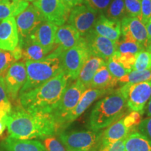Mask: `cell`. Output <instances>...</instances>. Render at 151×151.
<instances>
[{
    "label": "cell",
    "mask_w": 151,
    "mask_h": 151,
    "mask_svg": "<svg viewBox=\"0 0 151 151\" xmlns=\"http://www.w3.org/2000/svg\"><path fill=\"white\" fill-rule=\"evenodd\" d=\"M113 92V90H100V89H92V88H88L83 94L81 96L80 100L66 119L65 123L63 124L62 129H65L71 123L76 120L79 116L86 111L94 101L101 97L105 94H110Z\"/></svg>",
    "instance_id": "2e32d148"
},
{
    "label": "cell",
    "mask_w": 151,
    "mask_h": 151,
    "mask_svg": "<svg viewBox=\"0 0 151 151\" xmlns=\"http://www.w3.org/2000/svg\"><path fill=\"white\" fill-rule=\"evenodd\" d=\"M7 116H8V115L4 116H0V136L4 133L6 127Z\"/></svg>",
    "instance_id": "7bdbcfd3"
},
{
    "label": "cell",
    "mask_w": 151,
    "mask_h": 151,
    "mask_svg": "<svg viewBox=\"0 0 151 151\" xmlns=\"http://www.w3.org/2000/svg\"><path fill=\"white\" fill-rule=\"evenodd\" d=\"M132 131L124 122L123 118L111 124L104 131L100 148L107 147L116 141L121 140L129 134Z\"/></svg>",
    "instance_id": "44dd1931"
},
{
    "label": "cell",
    "mask_w": 151,
    "mask_h": 151,
    "mask_svg": "<svg viewBox=\"0 0 151 151\" xmlns=\"http://www.w3.org/2000/svg\"><path fill=\"white\" fill-rule=\"evenodd\" d=\"M27 78L20 94L35 89L62 72L59 58H48L40 61L25 62Z\"/></svg>",
    "instance_id": "277c9868"
},
{
    "label": "cell",
    "mask_w": 151,
    "mask_h": 151,
    "mask_svg": "<svg viewBox=\"0 0 151 151\" xmlns=\"http://www.w3.org/2000/svg\"><path fill=\"white\" fill-rule=\"evenodd\" d=\"M93 30L97 35L116 42L121 35L120 20L109 18L101 14L96 20Z\"/></svg>",
    "instance_id": "d6986e66"
},
{
    "label": "cell",
    "mask_w": 151,
    "mask_h": 151,
    "mask_svg": "<svg viewBox=\"0 0 151 151\" xmlns=\"http://www.w3.org/2000/svg\"><path fill=\"white\" fill-rule=\"evenodd\" d=\"M106 64V62L101 58L91 55L81 69L76 81L82 84L86 89H88L89 88L90 84L94 76L100 68Z\"/></svg>",
    "instance_id": "603a6c76"
},
{
    "label": "cell",
    "mask_w": 151,
    "mask_h": 151,
    "mask_svg": "<svg viewBox=\"0 0 151 151\" xmlns=\"http://www.w3.org/2000/svg\"><path fill=\"white\" fill-rule=\"evenodd\" d=\"M68 80L62 71L35 89L20 94L19 103L29 112L51 115L67 88Z\"/></svg>",
    "instance_id": "7a4b0ae2"
},
{
    "label": "cell",
    "mask_w": 151,
    "mask_h": 151,
    "mask_svg": "<svg viewBox=\"0 0 151 151\" xmlns=\"http://www.w3.org/2000/svg\"><path fill=\"white\" fill-rule=\"evenodd\" d=\"M32 4L40 11L46 21L58 27L65 24L71 10L62 0H35Z\"/></svg>",
    "instance_id": "9c48e42d"
},
{
    "label": "cell",
    "mask_w": 151,
    "mask_h": 151,
    "mask_svg": "<svg viewBox=\"0 0 151 151\" xmlns=\"http://www.w3.org/2000/svg\"><path fill=\"white\" fill-rule=\"evenodd\" d=\"M9 137L18 139H44L58 133L51 115L31 113L22 107L11 111L7 116Z\"/></svg>",
    "instance_id": "6da1fadb"
},
{
    "label": "cell",
    "mask_w": 151,
    "mask_h": 151,
    "mask_svg": "<svg viewBox=\"0 0 151 151\" xmlns=\"http://www.w3.org/2000/svg\"><path fill=\"white\" fill-rule=\"evenodd\" d=\"M91 55L106 62L116 51V42L97 35L93 29L84 37Z\"/></svg>",
    "instance_id": "4fadbf2b"
},
{
    "label": "cell",
    "mask_w": 151,
    "mask_h": 151,
    "mask_svg": "<svg viewBox=\"0 0 151 151\" xmlns=\"http://www.w3.org/2000/svg\"><path fill=\"white\" fill-rule=\"evenodd\" d=\"M143 50H146V48L136 41L125 39L116 41V51L120 53H130L137 55Z\"/></svg>",
    "instance_id": "4316f807"
},
{
    "label": "cell",
    "mask_w": 151,
    "mask_h": 151,
    "mask_svg": "<svg viewBox=\"0 0 151 151\" xmlns=\"http://www.w3.org/2000/svg\"><path fill=\"white\" fill-rule=\"evenodd\" d=\"M45 20L40 11L33 4L16 16V22L20 39L27 38Z\"/></svg>",
    "instance_id": "7c38bea8"
},
{
    "label": "cell",
    "mask_w": 151,
    "mask_h": 151,
    "mask_svg": "<svg viewBox=\"0 0 151 151\" xmlns=\"http://www.w3.org/2000/svg\"><path fill=\"white\" fill-rule=\"evenodd\" d=\"M146 50H147V51L151 52V42H150V43H149L148 46H147Z\"/></svg>",
    "instance_id": "bcb514c9"
},
{
    "label": "cell",
    "mask_w": 151,
    "mask_h": 151,
    "mask_svg": "<svg viewBox=\"0 0 151 151\" xmlns=\"http://www.w3.org/2000/svg\"><path fill=\"white\" fill-rule=\"evenodd\" d=\"M119 89L127 98L128 109L143 115L145 107L151 98V80L134 84H125Z\"/></svg>",
    "instance_id": "ba28073f"
},
{
    "label": "cell",
    "mask_w": 151,
    "mask_h": 151,
    "mask_svg": "<svg viewBox=\"0 0 151 151\" xmlns=\"http://www.w3.org/2000/svg\"><path fill=\"white\" fill-rule=\"evenodd\" d=\"M138 131L151 141V117L143 119L137 127Z\"/></svg>",
    "instance_id": "74e56055"
},
{
    "label": "cell",
    "mask_w": 151,
    "mask_h": 151,
    "mask_svg": "<svg viewBox=\"0 0 151 151\" xmlns=\"http://www.w3.org/2000/svg\"><path fill=\"white\" fill-rule=\"evenodd\" d=\"M151 69V52L143 50L136 55L132 70L143 71Z\"/></svg>",
    "instance_id": "f546056e"
},
{
    "label": "cell",
    "mask_w": 151,
    "mask_h": 151,
    "mask_svg": "<svg viewBox=\"0 0 151 151\" xmlns=\"http://www.w3.org/2000/svg\"><path fill=\"white\" fill-rule=\"evenodd\" d=\"M126 138V137H125ZM121 139V140L116 141V142L112 143L110 146L104 147V148H99L98 151H124V139Z\"/></svg>",
    "instance_id": "f35d334b"
},
{
    "label": "cell",
    "mask_w": 151,
    "mask_h": 151,
    "mask_svg": "<svg viewBox=\"0 0 151 151\" xmlns=\"http://www.w3.org/2000/svg\"><path fill=\"white\" fill-rule=\"evenodd\" d=\"M0 1H1V0H0Z\"/></svg>",
    "instance_id": "c3c4849f"
},
{
    "label": "cell",
    "mask_w": 151,
    "mask_h": 151,
    "mask_svg": "<svg viewBox=\"0 0 151 151\" xmlns=\"http://www.w3.org/2000/svg\"><path fill=\"white\" fill-rule=\"evenodd\" d=\"M104 14L109 18L120 20L127 16L124 0H112Z\"/></svg>",
    "instance_id": "83f0119b"
},
{
    "label": "cell",
    "mask_w": 151,
    "mask_h": 151,
    "mask_svg": "<svg viewBox=\"0 0 151 151\" xmlns=\"http://www.w3.org/2000/svg\"><path fill=\"white\" fill-rule=\"evenodd\" d=\"M67 7L69 9H73V7L82 4L83 0H62Z\"/></svg>",
    "instance_id": "b9f144b4"
},
{
    "label": "cell",
    "mask_w": 151,
    "mask_h": 151,
    "mask_svg": "<svg viewBox=\"0 0 151 151\" xmlns=\"http://www.w3.org/2000/svg\"><path fill=\"white\" fill-rule=\"evenodd\" d=\"M20 41L15 17L4 19L0 22V50L13 51Z\"/></svg>",
    "instance_id": "e0dca14e"
},
{
    "label": "cell",
    "mask_w": 151,
    "mask_h": 151,
    "mask_svg": "<svg viewBox=\"0 0 151 151\" xmlns=\"http://www.w3.org/2000/svg\"><path fill=\"white\" fill-rule=\"evenodd\" d=\"M127 16L141 20V0H124Z\"/></svg>",
    "instance_id": "d6a6232c"
},
{
    "label": "cell",
    "mask_w": 151,
    "mask_h": 151,
    "mask_svg": "<svg viewBox=\"0 0 151 151\" xmlns=\"http://www.w3.org/2000/svg\"><path fill=\"white\" fill-rule=\"evenodd\" d=\"M12 111L11 102L4 103L0 104V116H4L9 115Z\"/></svg>",
    "instance_id": "60d3db41"
},
{
    "label": "cell",
    "mask_w": 151,
    "mask_h": 151,
    "mask_svg": "<svg viewBox=\"0 0 151 151\" xmlns=\"http://www.w3.org/2000/svg\"><path fill=\"white\" fill-rule=\"evenodd\" d=\"M16 62L12 52L0 50V77L4 78L9 68Z\"/></svg>",
    "instance_id": "1f68e13d"
},
{
    "label": "cell",
    "mask_w": 151,
    "mask_h": 151,
    "mask_svg": "<svg viewBox=\"0 0 151 151\" xmlns=\"http://www.w3.org/2000/svg\"><path fill=\"white\" fill-rule=\"evenodd\" d=\"M151 80V69L143 71L132 70L118 80V83L121 85L134 84Z\"/></svg>",
    "instance_id": "f1b7e54d"
},
{
    "label": "cell",
    "mask_w": 151,
    "mask_h": 151,
    "mask_svg": "<svg viewBox=\"0 0 151 151\" xmlns=\"http://www.w3.org/2000/svg\"><path fill=\"white\" fill-rule=\"evenodd\" d=\"M151 18V1L141 0V21L146 24Z\"/></svg>",
    "instance_id": "8d00e7d4"
},
{
    "label": "cell",
    "mask_w": 151,
    "mask_h": 151,
    "mask_svg": "<svg viewBox=\"0 0 151 151\" xmlns=\"http://www.w3.org/2000/svg\"><path fill=\"white\" fill-rule=\"evenodd\" d=\"M86 90V88L77 81L66 88L56 109L51 114L58 130L62 129L66 119L77 105Z\"/></svg>",
    "instance_id": "52a82bcc"
},
{
    "label": "cell",
    "mask_w": 151,
    "mask_h": 151,
    "mask_svg": "<svg viewBox=\"0 0 151 151\" xmlns=\"http://www.w3.org/2000/svg\"><path fill=\"white\" fill-rule=\"evenodd\" d=\"M127 110V98L120 89L115 90L97 101L90 115L88 127L103 130L122 118Z\"/></svg>",
    "instance_id": "3957f363"
},
{
    "label": "cell",
    "mask_w": 151,
    "mask_h": 151,
    "mask_svg": "<svg viewBox=\"0 0 151 151\" xmlns=\"http://www.w3.org/2000/svg\"><path fill=\"white\" fill-rule=\"evenodd\" d=\"M98 14L86 5L81 4L71 9L67 21L78 32L81 37H85L93 29Z\"/></svg>",
    "instance_id": "30bf717a"
},
{
    "label": "cell",
    "mask_w": 151,
    "mask_h": 151,
    "mask_svg": "<svg viewBox=\"0 0 151 151\" xmlns=\"http://www.w3.org/2000/svg\"><path fill=\"white\" fill-rule=\"evenodd\" d=\"M106 67L111 75L116 78L118 81L119 79L122 78L131 71L125 69L113 55L106 62Z\"/></svg>",
    "instance_id": "4dcf8cb0"
},
{
    "label": "cell",
    "mask_w": 151,
    "mask_h": 151,
    "mask_svg": "<svg viewBox=\"0 0 151 151\" xmlns=\"http://www.w3.org/2000/svg\"><path fill=\"white\" fill-rule=\"evenodd\" d=\"M150 1H151V0H150Z\"/></svg>",
    "instance_id": "681fc988"
},
{
    "label": "cell",
    "mask_w": 151,
    "mask_h": 151,
    "mask_svg": "<svg viewBox=\"0 0 151 151\" xmlns=\"http://www.w3.org/2000/svg\"><path fill=\"white\" fill-rule=\"evenodd\" d=\"M118 81L113 76L106 67V64L97 71L90 83L89 88L100 90H113Z\"/></svg>",
    "instance_id": "cb8c5ba5"
},
{
    "label": "cell",
    "mask_w": 151,
    "mask_h": 151,
    "mask_svg": "<svg viewBox=\"0 0 151 151\" xmlns=\"http://www.w3.org/2000/svg\"><path fill=\"white\" fill-rule=\"evenodd\" d=\"M24 1H28V2H29V1H35V0H24Z\"/></svg>",
    "instance_id": "7dc6e473"
},
{
    "label": "cell",
    "mask_w": 151,
    "mask_h": 151,
    "mask_svg": "<svg viewBox=\"0 0 151 151\" xmlns=\"http://www.w3.org/2000/svg\"><path fill=\"white\" fill-rule=\"evenodd\" d=\"M19 44L22 49V59L27 61H40L46 58L52 52L50 49L32 42L28 38L20 39Z\"/></svg>",
    "instance_id": "7402d4cb"
},
{
    "label": "cell",
    "mask_w": 151,
    "mask_h": 151,
    "mask_svg": "<svg viewBox=\"0 0 151 151\" xmlns=\"http://www.w3.org/2000/svg\"><path fill=\"white\" fill-rule=\"evenodd\" d=\"M58 28L55 24L44 21L27 38L32 42L53 51L57 47L55 40Z\"/></svg>",
    "instance_id": "ac0fdd59"
},
{
    "label": "cell",
    "mask_w": 151,
    "mask_h": 151,
    "mask_svg": "<svg viewBox=\"0 0 151 151\" xmlns=\"http://www.w3.org/2000/svg\"><path fill=\"white\" fill-rule=\"evenodd\" d=\"M144 112L146 113L147 116L151 117V98L148 101V102L147 103L146 107H145Z\"/></svg>",
    "instance_id": "f6af8a7d"
},
{
    "label": "cell",
    "mask_w": 151,
    "mask_h": 151,
    "mask_svg": "<svg viewBox=\"0 0 151 151\" xmlns=\"http://www.w3.org/2000/svg\"><path fill=\"white\" fill-rule=\"evenodd\" d=\"M124 151H151V141L139 131H134L124 139Z\"/></svg>",
    "instance_id": "d4e9b609"
},
{
    "label": "cell",
    "mask_w": 151,
    "mask_h": 151,
    "mask_svg": "<svg viewBox=\"0 0 151 151\" xmlns=\"http://www.w3.org/2000/svg\"><path fill=\"white\" fill-rule=\"evenodd\" d=\"M112 0H83L85 5L98 14H104Z\"/></svg>",
    "instance_id": "e575fe53"
},
{
    "label": "cell",
    "mask_w": 151,
    "mask_h": 151,
    "mask_svg": "<svg viewBox=\"0 0 151 151\" xmlns=\"http://www.w3.org/2000/svg\"><path fill=\"white\" fill-rule=\"evenodd\" d=\"M120 24L123 39L139 43L146 49L148 46L146 28L139 18L127 16L120 20Z\"/></svg>",
    "instance_id": "9a60e30c"
},
{
    "label": "cell",
    "mask_w": 151,
    "mask_h": 151,
    "mask_svg": "<svg viewBox=\"0 0 151 151\" xmlns=\"http://www.w3.org/2000/svg\"><path fill=\"white\" fill-rule=\"evenodd\" d=\"M146 28L147 35H148V45L151 42V18L148 22L145 24Z\"/></svg>",
    "instance_id": "ee69618b"
},
{
    "label": "cell",
    "mask_w": 151,
    "mask_h": 151,
    "mask_svg": "<svg viewBox=\"0 0 151 151\" xmlns=\"http://www.w3.org/2000/svg\"><path fill=\"white\" fill-rule=\"evenodd\" d=\"M0 151H46L40 141L18 139L9 137L0 143Z\"/></svg>",
    "instance_id": "ffe728a7"
},
{
    "label": "cell",
    "mask_w": 151,
    "mask_h": 151,
    "mask_svg": "<svg viewBox=\"0 0 151 151\" xmlns=\"http://www.w3.org/2000/svg\"><path fill=\"white\" fill-rule=\"evenodd\" d=\"M43 144L46 151H68L61 141L54 136L43 139Z\"/></svg>",
    "instance_id": "d590c367"
},
{
    "label": "cell",
    "mask_w": 151,
    "mask_h": 151,
    "mask_svg": "<svg viewBox=\"0 0 151 151\" xmlns=\"http://www.w3.org/2000/svg\"><path fill=\"white\" fill-rule=\"evenodd\" d=\"M113 56L125 69L131 71H132V68H133L134 64L135 62L136 55L130 53H120L118 51H116L113 53Z\"/></svg>",
    "instance_id": "836d02e7"
},
{
    "label": "cell",
    "mask_w": 151,
    "mask_h": 151,
    "mask_svg": "<svg viewBox=\"0 0 151 151\" xmlns=\"http://www.w3.org/2000/svg\"><path fill=\"white\" fill-rule=\"evenodd\" d=\"M103 132L91 129L62 131L59 134V140L68 151H98Z\"/></svg>",
    "instance_id": "5b68a950"
},
{
    "label": "cell",
    "mask_w": 151,
    "mask_h": 151,
    "mask_svg": "<svg viewBox=\"0 0 151 151\" xmlns=\"http://www.w3.org/2000/svg\"><path fill=\"white\" fill-rule=\"evenodd\" d=\"M78 32L71 24H63L58 28L55 43L56 48L48 55V58H59L62 52L72 48L80 39Z\"/></svg>",
    "instance_id": "5bb4252c"
},
{
    "label": "cell",
    "mask_w": 151,
    "mask_h": 151,
    "mask_svg": "<svg viewBox=\"0 0 151 151\" xmlns=\"http://www.w3.org/2000/svg\"><path fill=\"white\" fill-rule=\"evenodd\" d=\"M29 5V2L24 0H1L0 21L10 17L17 16Z\"/></svg>",
    "instance_id": "484cf974"
},
{
    "label": "cell",
    "mask_w": 151,
    "mask_h": 151,
    "mask_svg": "<svg viewBox=\"0 0 151 151\" xmlns=\"http://www.w3.org/2000/svg\"><path fill=\"white\" fill-rule=\"evenodd\" d=\"M4 81L9 99L16 101L27 78L25 63L16 62L9 68L4 77Z\"/></svg>",
    "instance_id": "8fae6325"
},
{
    "label": "cell",
    "mask_w": 151,
    "mask_h": 151,
    "mask_svg": "<svg viewBox=\"0 0 151 151\" xmlns=\"http://www.w3.org/2000/svg\"><path fill=\"white\" fill-rule=\"evenodd\" d=\"M9 102H10V99L6 90L4 78L2 77H0V104Z\"/></svg>",
    "instance_id": "ab89813d"
},
{
    "label": "cell",
    "mask_w": 151,
    "mask_h": 151,
    "mask_svg": "<svg viewBox=\"0 0 151 151\" xmlns=\"http://www.w3.org/2000/svg\"><path fill=\"white\" fill-rule=\"evenodd\" d=\"M90 56L91 54L86 39L81 37L74 46L65 50L59 56L62 71L69 79L76 80L81 69Z\"/></svg>",
    "instance_id": "8992f818"
}]
</instances>
